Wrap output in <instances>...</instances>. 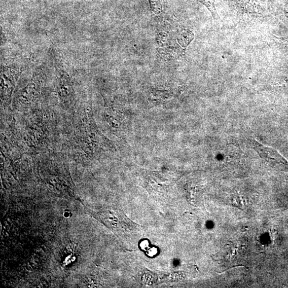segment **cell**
Returning a JSON list of instances; mask_svg holds the SVG:
<instances>
[{
	"mask_svg": "<svg viewBox=\"0 0 288 288\" xmlns=\"http://www.w3.org/2000/svg\"><path fill=\"white\" fill-rule=\"evenodd\" d=\"M247 141L249 146L273 169L288 172V161L278 152L270 147H266L253 137H249Z\"/></svg>",
	"mask_w": 288,
	"mask_h": 288,
	"instance_id": "cell-1",
	"label": "cell"
},
{
	"mask_svg": "<svg viewBox=\"0 0 288 288\" xmlns=\"http://www.w3.org/2000/svg\"><path fill=\"white\" fill-rule=\"evenodd\" d=\"M198 1L207 7L214 20H220L217 10L215 8L214 0H198Z\"/></svg>",
	"mask_w": 288,
	"mask_h": 288,
	"instance_id": "cell-2",
	"label": "cell"
},
{
	"mask_svg": "<svg viewBox=\"0 0 288 288\" xmlns=\"http://www.w3.org/2000/svg\"><path fill=\"white\" fill-rule=\"evenodd\" d=\"M152 11L156 15H160L162 12V6L160 0H149Z\"/></svg>",
	"mask_w": 288,
	"mask_h": 288,
	"instance_id": "cell-3",
	"label": "cell"
},
{
	"mask_svg": "<svg viewBox=\"0 0 288 288\" xmlns=\"http://www.w3.org/2000/svg\"><path fill=\"white\" fill-rule=\"evenodd\" d=\"M276 39L278 40L281 43L288 47V37L277 38Z\"/></svg>",
	"mask_w": 288,
	"mask_h": 288,
	"instance_id": "cell-4",
	"label": "cell"
}]
</instances>
